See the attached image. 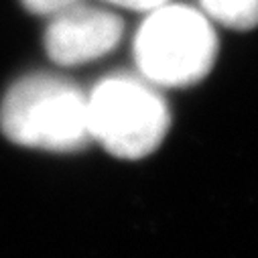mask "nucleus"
I'll return each instance as SVG.
<instances>
[{
	"label": "nucleus",
	"instance_id": "obj_1",
	"mask_svg": "<svg viewBox=\"0 0 258 258\" xmlns=\"http://www.w3.org/2000/svg\"><path fill=\"white\" fill-rule=\"evenodd\" d=\"M0 131L21 147L76 153L92 143L88 94L70 80L35 74L19 80L0 104Z\"/></svg>",
	"mask_w": 258,
	"mask_h": 258
},
{
	"label": "nucleus",
	"instance_id": "obj_2",
	"mask_svg": "<svg viewBox=\"0 0 258 258\" xmlns=\"http://www.w3.org/2000/svg\"><path fill=\"white\" fill-rule=\"evenodd\" d=\"M133 55L139 76L147 82L157 88H187L212 72L218 35L200 9L165 3L147 13Z\"/></svg>",
	"mask_w": 258,
	"mask_h": 258
},
{
	"label": "nucleus",
	"instance_id": "obj_3",
	"mask_svg": "<svg viewBox=\"0 0 258 258\" xmlns=\"http://www.w3.org/2000/svg\"><path fill=\"white\" fill-rule=\"evenodd\" d=\"M92 141L118 159H143L165 141L171 114L157 86L135 74H114L88 92Z\"/></svg>",
	"mask_w": 258,
	"mask_h": 258
},
{
	"label": "nucleus",
	"instance_id": "obj_4",
	"mask_svg": "<svg viewBox=\"0 0 258 258\" xmlns=\"http://www.w3.org/2000/svg\"><path fill=\"white\" fill-rule=\"evenodd\" d=\"M51 17L45 31V51L59 66H82L116 49L122 39V19L100 7L72 5Z\"/></svg>",
	"mask_w": 258,
	"mask_h": 258
},
{
	"label": "nucleus",
	"instance_id": "obj_5",
	"mask_svg": "<svg viewBox=\"0 0 258 258\" xmlns=\"http://www.w3.org/2000/svg\"><path fill=\"white\" fill-rule=\"evenodd\" d=\"M202 13L228 29L248 31L258 27V0H200Z\"/></svg>",
	"mask_w": 258,
	"mask_h": 258
},
{
	"label": "nucleus",
	"instance_id": "obj_6",
	"mask_svg": "<svg viewBox=\"0 0 258 258\" xmlns=\"http://www.w3.org/2000/svg\"><path fill=\"white\" fill-rule=\"evenodd\" d=\"M80 3V0H23V5L27 11L35 15H53L66 7H72Z\"/></svg>",
	"mask_w": 258,
	"mask_h": 258
},
{
	"label": "nucleus",
	"instance_id": "obj_7",
	"mask_svg": "<svg viewBox=\"0 0 258 258\" xmlns=\"http://www.w3.org/2000/svg\"><path fill=\"white\" fill-rule=\"evenodd\" d=\"M108 5L120 7V9H128V11H141V13H151L159 7H163L169 0H104Z\"/></svg>",
	"mask_w": 258,
	"mask_h": 258
}]
</instances>
